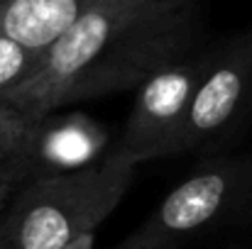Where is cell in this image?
Instances as JSON below:
<instances>
[{
  "instance_id": "3",
  "label": "cell",
  "mask_w": 252,
  "mask_h": 249,
  "mask_svg": "<svg viewBox=\"0 0 252 249\" xmlns=\"http://www.w3.org/2000/svg\"><path fill=\"white\" fill-rule=\"evenodd\" d=\"M252 222V152L216 154L113 249H191Z\"/></svg>"
},
{
  "instance_id": "2",
  "label": "cell",
  "mask_w": 252,
  "mask_h": 249,
  "mask_svg": "<svg viewBox=\"0 0 252 249\" xmlns=\"http://www.w3.org/2000/svg\"><path fill=\"white\" fill-rule=\"evenodd\" d=\"M135 162L115 149L98 164L20 183L0 213V249H66L120 205Z\"/></svg>"
},
{
  "instance_id": "1",
  "label": "cell",
  "mask_w": 252,
  "mask_h": 249,
  "mask_svg": "<svg viewBox=\"0 0 252 249\" xmlns=\"http://www.w3.org/2000/svg\"><path fill=\"white\" fill-rule=\"evenodd\" d=\"M198 34V0H100L0 100L42 117L71 103L140 88L191 56Z\"/></svg>"
},
{
  "instance_id": "9",
  "label": "cell",
  "mask_w": 252,
  "mask_h": 249,
  "mask_svg": "<svg viewBox=\"0 0 252 249\" xmlns=\"http://www.w3.org/2000/svg\"><path fill=\"white\" fill-rule=\"evenodd\" d=\"M39 54L0 37V95L12 85L22 83L37 66Z\"/></svg>"
},
{
  "instance_id": "7",
  "label": "cell",
  "mask_w": 252,
  "mask_h": 249,
  "mask_svg": "<svg viewBox=\"0 0 252 249\" xmlns=\"http://www.w3.org/2000/svg\"><path fill=\"white\" fill-rule=\"evenodd\" d=\"M98 0H0V37L44 54Z\"/></svg>"
},
{
  "instance_id": "13",
  "label": "cell",
  "mask_w": 252,
  "mask_h": 249,
  "mask_svg": "<svg viewBox=\"0 0 252 249\" xmlns=\"http://www.w3.org/2000/svg\"><path fill=\"white\" fill-rule=\"evenodd\" d=\"M98 2H100V0H98Z\"/></svg>"
},
{
  "instance_id": "5",
  "label": "cell",
  "mask_w": 252,
  "mask_h": 249,
  "mask_svg": "<svg viewBox=\"0 0 252 249\" xmlns=\"http://www.w3.org/2000/svg\"><path fill=\"white\" fill-rule=\"evenodd\" d=\"M201 71L203 54L174 61L142 83L115 152L135 164L181 154V137Z\"/></svg>"
},
{
  "instance_id": "6",
  "label": "cell",
  "mask_w": 252,
  "mask_h": 249,
  "mask_svg": "<svg viewBox=\"0 0 252 249\" xmlns=\"http://www.w3.org/2000/svg\"><path fill=\"white\" fill-rule=\"evenodd\" d=\"M105 149L108 130L91 115L62 110L47 112L42 117H34L20 183L93 166L108 157Z\"/></svg>"
},
{
  "instance_id": "8",
  "label": "cell",
  "mask_w": 252,
  "mask_h": 249,
  "mask_svg": "<svg viewBox=\"0 0 252 249\" xmlns=\"http://www.w3.org/2000/svg\"><path fill=\"white\" fill-rule=\"evenodd\" d=\"M34 117L0 100V186H17L30 149Z\"/></svg>"
},
{
  "instance_id": "11",
  "label": "cell",
  "mask_w": 252,
  "mask_h": 249,
  "mask_svg": "<svg viewBox=\"0 0 252 249\" xmlns=\"http://www.w3.org/2000/svg\"><path fill=\"white\" fill-rule=\"evenodd\" d=\"M17 186H0V213L5 210V205H7V200H10V195H12V191H15Z\"/></svg>"
},
{
  "instance_id": "12",
  "label": "cell",
  "mask_w": 252,
  "mask_h": 249,
  "mask_svg": "<svg viewBox=\"0 0 252 249\" xmlns=\"http://www.w3.org/2000/svg\"><path fill=\"white\" fill-rule=\"evenodd\" d=\"M225 249H243V245H240V242H228Z\"/></svg>"
},
{
  "instance_id": "10",
  "label": "cell",
  "mask_w": 252,
  "mask_h": 249,
  "mask_svg": "<svg viewBox=\"0 0 252 249\" xmlns=\"http://www.w3.org/2000/svg\"><path fill=\"white\" fill-rule=\"evenodd\" d=\"M66 249H95V240H93V235H86V237H81V240L71 242Z\"/></svg>"
},
{
  "instance_id": "4",
  "label": "cell",
  "mask_w": 252,
  "mask_h": 249,
  "mask_svg": "<svg viewBox=\"0 0 252 249\" xmlns=\"http://www.w3.org/2000/svg\"><path fill=\"white\" fill-rule=\"evenodd\" d=\"M252 122V27L203 54V71L191 98L181 154L216 157Z\"/></svg>"
}]
</instances>
